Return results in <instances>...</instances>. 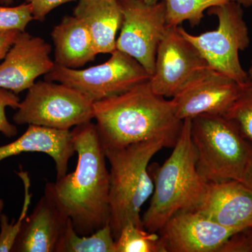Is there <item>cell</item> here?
<instances>
[{"mask_svg":"<svg viewBox=\"0 0 252 252\" xmlns=\"http://www.w3.org/2000/svg\"><path fill=\"white\" fill-rule=\"evenodd\" d=\"M196 167L207 182H241L252 147L223 116L203 114L191 119Z\"/></svg>","mask_w":252,"mask_h":252,"instance_id":"5","label":"cell"},{"mask_svg":"<svg viewBox=\"0 0 252 252\" xmlns=\"http://www.w3.org/2000/svg\"><path fill=\"white\" fill-rule=\"evenodd\" d=\"M158 232L164 252H220L232 237L240 233L196 210L175 214Z\"/></svg>","mask_w":252,"mask_h":252,"instance_id":"12","label":"cell"},{"mask_svg":"<svg viewBox=\"0 0 252 252\" xmlns=\"http://www.w3.org/2000/svg\"><path fill=\"white\" fill-rule=\"evenodd\" d=\"M118 2L123 18L116 47L140 63L152 77L158 46L167 28L165 1L154 4L144 0H118Z\"/></svg>","mask_w":252,"mask_h":252,"instance_id":"9","label":"cell"},{"mask_svg":"<svg viewBox=\"0 0 252 252\" xmlns=\"http://www.w3.org/2000/svg\"><path fill=\"white\" fill-rule=\"evenodd\" d=\"M72 133L75 170L46 183L44 195L70 220L78 234L88 235L109 224V171L95 124L76 126Z\"/></svg>","mask_w":252,"mask_h":252,"instance_id":"1","label":"cell"},{"mask_svg":"<svg viewBox=\"0 0 252 252\" xmlns=\"http://www.w3.org/2000/svg\"><path fill=\"white\" fill-rule=\"evenodd\" d=\"M150 78L140 63L117 49L108 61L98 65L80 69L55 64L44 75V80L73 88L94 102L125 93Z\"/></svg>","mask_w":252,"mask_h":252,"instance_id":"8","label":"cell"},{"mask_svg":"<svg viewBox=\"0 0 252 252\" xmlns=\"http://www.w3.org/2000/svg\"><path fill=\"white\" fill-rule=\"evenodd\" d=\"M32 20L31 6L28 3L16 6H0V29L24 32Z\"/></svg>","mask_w":252,"mask_h":252,"instance_id":"24","label":"cell"},{"mask_svg":"<svg viewBox=\"0 0 252 252\" xmlns=\"http://www.w3.org/2000/svg\"><path fill=\"white\" fill-rule=\"evenodd\" d=\"M209 67L198 50L181 34L168 27L158 46L155 71L149 79L152 91L172 97L194 76Z\"/></svg>","mask_w":252,"mask_h":252,"instance_id":"10","label":"cell"},{"mask_svg":"<svg viewBox=\"0 0 252 252\" xmlns=\"http://www.w3.org/2000/svg\"><path fill=\"white\" fill-rule=\"evenodd\" d=\"M248 75L250 80L252 81V61L251 63V65H250V69H249L248 71Z\"/></svg>","mask_w":252,"mask_h":252,"instance_id":"33","label":"cell"},{"mask_svg":"<svg viewBox=\"0 0 252 252\" xmlns=\"http://www.w3.org/2000/svg\"><path fill=\"white\" fill-rule=\"evenodd\" d=\"M17 94L6 89H0V132L6 137L17 135L18 129L8 120L6 116V107L17 109L20 104Z\"/></svg>","mask_w":252,"mask_h":252,"instance_id":"25","label":"cell"},{"mask_svg":"<svg viewBox=\"0 0 252 252\" xmlns=\"http://www.w3.org/2000/svg\"><path fill=\"white\" fill-rule=\"evenodd\" d=\"M87 28L96 54H112L122 23L118 0H79L73 11Z\"/></svg>","mask_w":252,"mask_h":252,"instance_id":"17","label":"cell"},{"mask_svg":"<svg viewBox=\"0 0 252 252\" xmlns=\"http://www.w3.org/2000/svg\"><path fill=\"white\" fill-rule=\"evenodd\" d=\"M171 155L152 175V200L142 217L147 231L157 233L175 214L196 210L207 182L199 174L196 152L191 138V119L183 121Z\"/></svg>","mask_w":252,"mask_h":252,"instance_id":"3","label":"cell"},{"mask_svg":"<svg viewBox=\"0 0 252 252\" xmlns=\"http://www.w3.org/2000/svg\"><path fill=\"white\" fill-rule=\"evenodd\" d=\"M229 1L231 0H165L167 26L177 27L184 21H189L191 26H198L205 11Z\"/></svg>","mask_w":252,"mask_h":252,"instance_id":"20","label":"cell"},{"mask_svg":"<svg viewBox=\"0 0 252 252\" xmlns=\"http://www.w3.org/2000/svg\"><path fill=\"white\" fill-rule=\"evenodd\" d=\"M252 147V81L242 85L238 97L224 115Z\"/></svg>","mask_w":252,"mask_h":252,"instance_id":"22","label":"cell"},{"mask_svg":"<svg viewBox=\"0 0 252 252\" xmlns=\"http://www.w3.org/2000/svg\"><path fill=\"white\" fill-rule=\"evenodd\" d=\"M144 2L148 4H157L158 1H165V0H144Z\"/></svg>","mask_w":252,"mask_h":252,"instance_id":"32","label":"cell"},{"mask_svg":"<svg viewBox=\"0 0 252 252\" xmlns=\"http://www.w3.org/2000/svg\"><path fill=\"white\" fill-rule=\"evenodd\" d=\"M164 147L166 142L157 140L104 150L110 165L109 225L115 240L128 223L144 228L141 210L154 189L149 164Z\"/></svg>","mask_w":252,"mask_h":252,"instance_id":"4","label":"cell"},{"mask_svg":"<svg viewBox=\"0 0 252 252\" xmlns=\"http://www.w3.org/2000/svg\"><path fill=\"white\" fill-rule=\"evenodd\" d=\"M69 219L44 195L26 217L12 252H57Z\"/></svg>","mask_w":252,"mask_h":252,"instance_id":"15","label":"cell"},{"mask_svg":"<svg viewBox=\"0 0 252 252\" xmlns=\"http://www.w3.org/2000/svg\"><path fill=\"white\" fill-rule=\"evenodd\" d=\"M54 63L62 67L79 69L95 59L94 43L87 28L75 16H66L51 32Z\"/></svg>","mask_w":252,"mask_h":252,"instance_id":"18","label":"cell"},{"mask_svg":"<svg viewBox=\"0 0 252 252\" xmlns=\"http://www.w3.org/2000/svg\"><path fill=\"white\" fill-rule=\"evenodd\" d=\"M31 4L33 19L43 22L52 10L59 6L77 0H25ZM79 1V0H78Z\"/></svg>","mask_w":252,"mask_h":252,"instance_id":"26","label":"cell"},{"mask_svg":"<svg viewBox=\"0 0 252 252\" xmlns=\"http://www.w3.org/2000/svg\"><path fill=\"white\" fill-rule=\"evenodd\" d=\"M14 0H0V4L3 6H10L14 3Z\"/></svg>","mask_w":252,"mask_h":252,"instance_id":"31","label":"cell"},{"mask_svg":"<svg viewBox=\"0 0 252 252\" xmlns=\"http://www.w3.org/2000/svg\"><path fill=\"white\" fill-rule=\"evenodd\" d=\"M21 32L18 30L0 29V61L4 59Z\"/></svg>","mask_w":252,"mask_h":252,"instance_id":"28","label":"cell"},{"mask_svg":"<svg viewBox=\"0 0 252 252\" xmlns=\"http://www.w3.org/2000/svg\"><path fill=\"white\" fill-rule=\"evenodd\" d=\"M208 14L218 18L215 31L199 35L189 34L180 26L179 31L198 50L209 67L243 85L250 78L242 67L239 52L248 47L250 39L242 5L231 0L212 6Z\"/></svg>","mask_w":252,"mask_h":252,"instance_id":"6","label":"cell"},{"mask_svg":"<svg viewBox=\"0 0 252 252\" xmlns=\"http://www.w3.org/2000/svg\"><path fill=\"white\" fill-rule=\"evenodd\" d=\"M220 252H252V228L232 237Z\"/></svg>","mask_w":252,"mask_h":252,"instance_id":"27","label":"cell"},{"mask_svg":"<svg viewBox=\"0 0 252 252\" xmlns=\"http://www.w3.org/2000/svg\"><path fill=\"white\" fill-rule=\"evenodd\" d=\"M51 51L42 38L21 32L0 64V89L16 94L28 90L38 77L54 67Z\"/></svg>","mask_w":252,"mask_h":252,"instance_id":"13","label":"cell"},{"mask_svg":"<svg viewBox=\"0 0 252 252\" xmlns=\"http://www.w3.org/2000/svg\"><path fill=\"white\" fill-rule=\"evenodd\" d=\"M13 120L67 130L94 119V102L73 88L54 81H39L28 90Z\"/></svg>","mask_w":252,"mask_h":252,"instance_id":"7","label":"cell"},{"mask_svg":"<svg viewBox=\"0 0 252 252\" xmlns=\"http://www.w3.org/2000/svg\"><path fill=\"white\" fill-rule=\"evenodd\" d=\"M241 88V84L207 67L172 97L176 117L184 121L203 114L223 116Z\"/></svg>","mask_w":252,"mask_h":252,"instance_id":"11","label":"cell"},{"mask_svg":"<svg viewBox=\"0 0 252 252\" xmlns=\"http://www.w3.org/2000/svg\"><path fill=\"white\" fill-rule=\"evenodd\" d=\"M117 252H164L160 235L128 223L116 240Z\"/></svg>","mask_w":252,"mask_h":252,"instance_id":"21","label":"cell"},{"mask_svg":"<svg viewBox=\"0 0 252 252\" xmlns=\"http://www.w3.org/2000/svg\"><path fill=\"white\" fill-rule=\"evenodd\" d=\"M28 152H39L51 157L56 165V179L61 178L67 173L69 159L75 154L72 131L29 125L17 140L0 147V162Z\"/></svg>","mask_w":252,"mask_h":252,"instance_id":"16","label":"cell"},{"mask_svg":"<svg viewBox=\"0 0 252 252\" xmlns=\"http://www.w3.org/2000/svg\"><path fill=\"white\" fill-rule=\"evenodd\" d=\"M24 186V202L19 218L15 223H9L6 215H0V252H12L15 243L21 232L23 222L27 217L32 194L30 191L31 180L28 172L20 170L16 172Z\"/></svg>","mask_w":252,"mask_h":252,"instance_id":"23","label":"cell"},{"mask_svg":"<svg viewBox=\"0 0 252 252\" xmlns=\"http://www.w3.org/2000/svg\"><path fill=\"white\" fill-rule=\"evenodd\" d=\"M4 203L1 199H0V215L2 212L3 209H4Z\"/></svg>","mask_w":252,"mask_h":252,"instance_id":"34","label":"cell"},{"mask_svg":"<svg viewBox=\"0 0 252 252\" xmlns=\"http://www.w3.org/2000/svg\"><path fill=\"white\" fill-rule=\"evenodd\" d=\"M94 119L104 150L157 140L173 147L183 124L172 99L156 94L149 81L94 102Z\"/></svg>","mask_w":252,"mask_h":252,"instance_id":"2","label":"cell"},{"mask_svg":"<svg viewBox=\"0 0 252 252\" xmlns=\"http://www.w3.org/2000/svg\"><path fill=\"white\" fill-rule=\"evenodd\" d=\"M57 252H117L116 240L109 224L92 234L79 235L69 220Z\"/></svg>","mask_w":252,"mask_h":252,"instance_id":"19","label":"cell"},{"mask_svg":"<svg viewBox=\"0 0 252 252\" xmlns=\"http://www.w3.org/2000/svg\"><path fill=\"white\" fill-rule=\"evenodd\" d=\"M196 210L219 224L241 233L252 228V192L238 181L207 182Z\"/></svg>","mask_w":252,"mask_h":252,"instance_id":"14","label":"cell"},{"mask_svg":"<svg viewBox=\"0 0 252 252\" xmlns=\"http://www.w3.org/2000/svg\"><path fill=\"white\" fill-rule=\"evenodd\" d=\"M240 182L252 192V156Z\"/></svg>","mask_w":252,"mask_h":252,"instance_id":"29","label":"cell"},{"mask_svg":"<svg viewBox=\"0 0 252 252\" xmlns=\"http://www.w3.org/2000/svg\"><path fill=\"white\" fill-rule=\"evenodd\" d=\"M233 1H237L242 6H246V7L252 5V0H233Z\"/></svg>","mask_w":252,"mask_h":252,"instance_id":"30","label":"cell"}]
</instances>
